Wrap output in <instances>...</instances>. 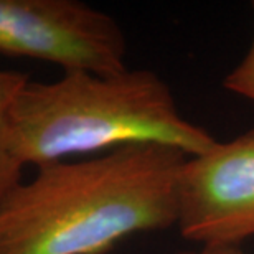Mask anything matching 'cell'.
Here are the masks:
<instances>
[{"instance_id": "cell-1", "label": "cell", "mask_w": 254, "mask_h": 254, "mask_svg": "<svg viewBox=\"0 0 254 254\" xmlns=\"http://www.w3.org/2000/svg\"><path fill=\"white\" fill-rule=\"evenodd\" d=\"M185 155L134 144L37 169L0 201V254H106L179 221Z\"/></svg>"}, {"instance_id": "cell-2", "label": "cell", "mask_w": 254, "mask_h": 254, "mask_svg": "<svg viewBox=\"0 0 254 254\" xmlns=\"http://www.w3.org/2000/svg\"><path fill=\"white\" fill-rule=\"evenodd\" d=\"M182 116L169 84L150 69L114 74L69 71L52 83L28 79L8 116L10 152L38 167L134 144L200 155L216 144Z\"/></svg>"}, {"instance_id": "cell-3", "label": "cell", "mask_w": 254, "mask_h": 254, "mask_svg": "<svg viewBox=\"0 0 254 254\" xmlns=\"http://www.w3.org/2000/svg\"><path fill=\"white\" fill-rule=\"evenodd\" d=\"M119 23L78 0H0V55L62 66L64 73L127 69Z\"/></svg>"}, {"instance_id": "cell-4", "label": "cell", "mask_w": 254, "mask_h": 254, "mask_svg": "<svg viewBox=\"0 0 254 254\" xmlns=\"http://www.w3.org/2000/svg\"><path fill=\"white\" fill-rule=\"evenodd\" d=\"M177 226L203 248L254 236V129L185 160Z\"/></svg>"}, {"instance_id": "cell-5", "label": "cell", "mask_w": 254, "mask_h": 254, "mask_svg": "<svg viewBox=\"0 0 254 254\" xmlns=\"http://www.w3.org/2000/svg\"><path fill=\"white\" fill-rule=\"evenodd\" d=\"M30 79L22 71L0 69V201L22 182L23 167L15 160L8 144V116L20 89Z\"/></svg>"}, {"instance_id": "cell-6", "label": "cell", "mask_w": 254, "mask_h": 254, "mask_svg": "<svg viewBox=\"0 0 254 254\" xmlns=\"http://www.w3.org/2000/svg\"><path fill=\"white\" fill-rule=\"evenodd\" d=\"M254 12V2H253ZM223 86L238 96L254 101V37L250 45V50L246 52L245 58L238 63L236 68L231 69V73L226 74Z\"/></svg>"}, {"instance_id": "cell-7", "label": "cell", "mask_w": 254, "mask_h": 254, "mask_svg": "<svg viewBox=\"0 0 254 254\" xmlns=\"http://www.w3.org/2000/svg\"><path fill=\"white\" fill-rule=\"evenodd\" d=\"M185 254H243L236 246H211L203 248L200 253H185Z\"/></svg>"}]
</instances>
